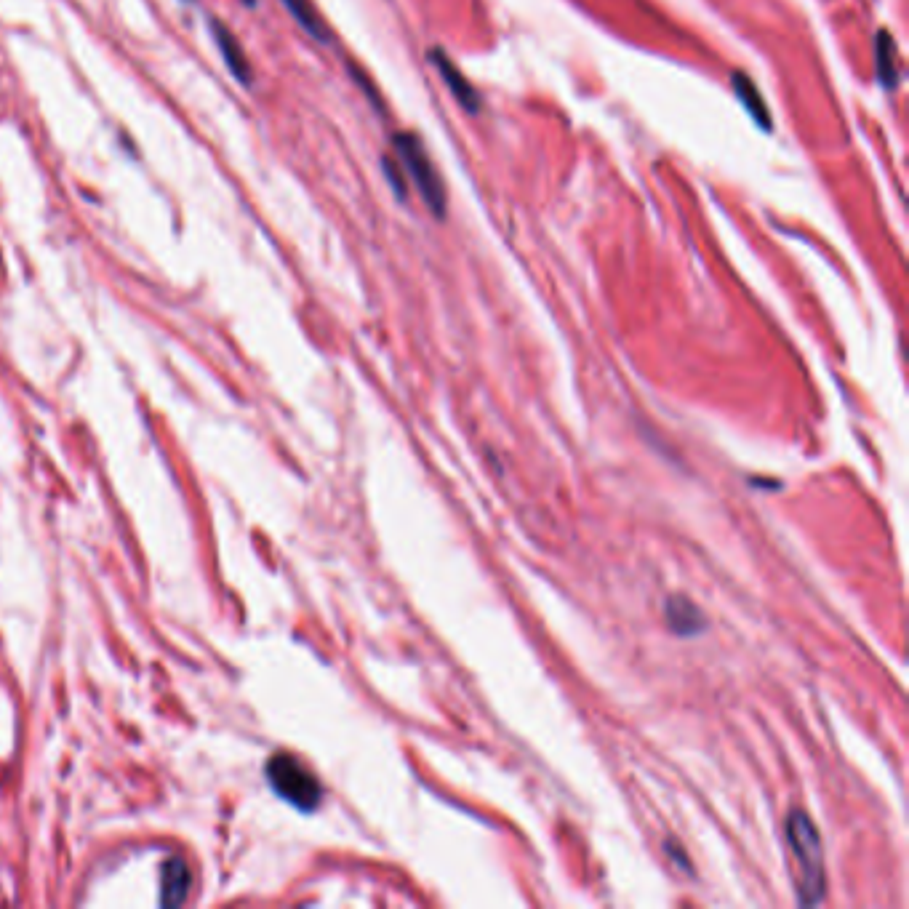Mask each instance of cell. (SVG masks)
Returning <instances> with one entry per match:
<instances>
[{
	"mask_svg": "<svg viewBox=\"0 0 909 909\" xmlns=\"http://www.w3.org/2000/svg\"><path fill=\"white\" fill-rule=\"evenodd\" d=\"M432 62H435V67H438L440 78L446 80V86L451 88V94H454L456 102L462 104L464 110L475 115V112L480 110V94L475 91V88H472L470 80L464 78L462 70H459V67H456V64L451 62L446 54H443V51H432Z\"/></svg>",
	"mask_w": 909,
	"mask_h": 909,
	"instance_id": "obj_4",
	"label": "cell"
},
{
	"mask_svg": "<svg viewBox=\"0 0 909 909\" xmlns=\"http://www.w3.org/2000/svg\"><path fill=\"white\" fill-rule=\"evenodd\" d=\"M190 891V870L182 859H168L163 864V904L179 907Z\"/></svg>",
	"mask_w": 909,
	"mask_h": 909,
	"instance_id": "obj_8",
	"label": "cell"
},
{
	"mask_svg": "<svg viewBox=\"0 0 909 909\" xmlns=\"http://www.w3.org/2000/svg\"><path fill=\"white\" fill-rule=\"evenodd\" d=\"M267 779H270L272 790L278 792L280 798L288 800L291 806L302 808V811H315L320 798H323L318 779L294 755H275L267 763Z\"/></svg>",
	"mask_w": 909,
	"mask_h": 909,
	"instance_id": "obj_3",
	"label": "cell"
},
{
	"mask_svg": "<svg viewBox=\"0 0 909 909\" xmlns=\"http://www.w3.org/2000/svg\"><path fill=\"white\" fill-rule=\"evenodd\" d=\"M787 843H790L792 864H795V883H798L800 904H819L827 894V870H824L822 838L806 811H790L787 816Z\"/></svg>",
	"mask_w": 909,
	"mask_h": 909,
	"instance_id": "obj_1",
	"label": "cell"
},
{
	"mask_svg": "<svg viewBox=\"0 0 909 909\" xmlns=\"http://www.w3.org/2000/svg\"><path fill=\"white\" fill-rule=\"evenodd\" d=\"M280 3L286 6L288 14L294 16L296 24H299L307 35H312V38L320 40V43H328V40H331V32H328L323 16H320L318 11H315V6H312V0H280Z\"/></svg>",
	"mask_w": 909,
	"mask_h": 909,
	"instance_id": "obj_10",
	"label": "cell"
},
{
	"mask_svg": "<svg viewBox=\"0 0 909 909\" xmlns=\"http://www.w3.org/2000/svg\"><path fill=\"white\" fill-rule=\"evenodd\" d=\"M731 83H734L736 99L744 104V110L750 112L752 120H755L763 131H771V128H774V118H771L766 99L760 96V88L755 86V80H752L750 75H744V72H734V75H731Z\"/></svg>",
	"mask_w": 909,
	"mask_h": 909,
	"instance_id": "obj_6",
	"label": "cell"
},
{
	"mask_svg": "<svg viewBox=\"0 0 909 909\" xmlns=\"http://www.w3.org/2000/svg\"><path fill=\"white\" fill-rule=\"evenodd\" d=\"M382 168H384V176H387V182H390L392 192H395L400 200H406L408 184H406V171H403V166H400V160L395 158V155H387V158L382 160Z\"/></svg>",
	"mask_w": 909,
	"mask_h": 909,
	"instance_id": "obj_11",
	"label": "cell"
},
{
	"mask_svg": "<svg viewBox=\"0 0 909 909\" xmlns=\"http://www.w3.org/2000/svg\"><path fill=\"white\" fill-rule=\"evenodd\" d=\"M875 64H878L880 83L888 91H894L896 83H899V62H896L894 35L888 30L878 32V40H875Z\"/></svg>",
	"mask_w": 909,
	"mask_h": 909,
	"instance_id": "obj_9",
	"label": "cell"
},
{
	"mask_svg": "<svg viewBox=\"0 0 909 909\" xmlns=\"http://www.w3.org/2000/svg\"><path fill=\"white\" fill-rule=\"evenodd\" d=\"M211 32H214L216 46H219V54H222L224 64H227V70L235 75V78L243 83V86H251V64H248V56L240 46V40L232 35L222 22H211Z\"/></svg>",
	"mask_w": 909,
	"mask_h": 909,
	"instance_id": "obj_5",
	"label": "cell"
},
{
	"mask_svg": "<svg viewBox=\"0 0 909 909\" xmlns=\"http://www.w3.org/2000/svg\"><path fill=\"white\" fill-rule=\"evenodd\" d=\"M187 3H192V0H187Z\"/></svg>",
	"mask_w": 909,
	"mask_h": 909,
	"instance_id": "obj_13",
	"label": "cell"
},
{
	"mask_svg": "<svg viewBox=\"0 0 909 909\" xmlns=\"http://www.w3.org/2000/svg\"><path fill=\"white\" fill-rule=\"evenodd\" d=\"M392 144H395V158L400 160L408 179L416 184V190L427 203V208L438 219H443V214H446V190H443L438 168L430 160V155L424 152L422 142L414 134H398Z\"/></svg>",
	"mask_w": 909,
	"mask_h": 909,
	"instance_id": "obj_2",
	"label": "cell"
},
{
	"mask_svg": "<svg viewBox=\"0 0 909 909\" xmlns=\"http://www.w3.org/2000/svg\"><path fill=\"white\" fill-rule=\"evenodd\" d=\"M664 619H667V627H670L675 635H699L704 627L702 611L691 603L683 595H675V598L667 600V606H664Z\"/></svg>",
	"mask_w": 909,
	"mask_h": 909,
	"instance_id": "obj_7",
	"label": "cell"
},
{
	"mask_svg": "<svg viewBox=\"0 0 909 909\" xmlns=\"http://www.w3.org/2000/svg\"><path fill=\"white\" fill-rule=\"evenodd\" d=\"M243 3H246V6H254V0H243Z\"/></svg>",
	"mask_w": 909,
	"mask_h": 909,
	"instance_id": "obj_12",
	"label": "cell"
}]
</instances>
